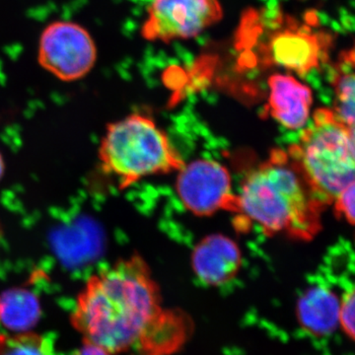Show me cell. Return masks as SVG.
<instances>
[{
	"mask_svg": "<svg viewBox=\"0 0 355 355\" xmlns=\"http://www.w3.org/2000/svg\"><path fill=\"white\" fill-rule=\"evenodd\" d=\"M41 308L31 292L15 289L0 295V322L14 333L30 331L38 322Z\"/></svg>",
	"mask_w": 355,
	"mask_h": 355,
	"instance_id": "12",
	"label": "cell"
},
{
	"mask_svg": "<svg viewBox=\"0 0 355 355\" xmlns=\"http://www.w3.org/2000/svg\"><path fill=\"white\" fill-rule=\"evenodd\" d=\"M0 355H51L46 338L30 331L0 335Z\"/></svg>",
	"mask_w": 355,
	"mask_h": 355,
	"instance_id": "13",
	"label": "cell"
},
{
	"mask_svg": "<svg viewBox=\"0 0 355 355\" xmlns=\"http://www.w3.org/2000/svg\"><path fill=\"white\" fill-rule=\"evenodd\" d=\"M241 263L237 244L222 235L202 239L191 256V266L198 279L211 286H222L234 279Z\"/></svg>",
	"mask_w": 355,
	"mask_h": 355,
	"instance_id": "9",
	"label": "cell"
},
{
	"mask_svg": "<svg viewBox=\"0 0 355 355\" xmlns=\"http://www.w3.org/2000/svg\"><path fill=\"white\" fill-rule=\"evenodd\" d=\"M3 172H4L3 159H2L1 155H0V179H1L2 175H3Z\"/></svg>",
	"mask_w": 355,
	"mask_h": 355,
	"instance_id": "18",
	"label": "cell"
},
{
	"mask_svg": "<svg viewBox=\"0 0 355 355\" xmlns=\"http://www.w3.org/2000/svg\"><path fill=\"white\" fill-rule=\"evenodd\" d=\"M0 233H1V228H0Z\"/></svg>",
	"mask_w": 355,
	"mask_h": 355,
	"instance_id": "19",
	"label": "cell"
},
{
	"mask_svg": "<svg viewBox=\"0 0 355 355\" xmlns=\"http://www.w3.org/2000/svg\"><path fill=\"white\" fill-rule=\"evenodd\" d=\"M176 189L184 207L196 216H210L220 210L241 214L230 174L216 161L198 159L190 164L184 163L177 178Z\"/></svg>",
	"mask_w": 355,
	"mask_h": 355,
	"instance_id": "6",
	"label": "cell"
},
{
	"mask_svg": "<svg viewBox=\"0 0 355 355\" xmlns=\"http://www.w3.org/2000/svg\"><path fill=\"white\" fill-rule=\"evenodd\" d=\"M326 39L321 34L305 30L286 29L275 33L266 49V58L298 74H305L319 67L326 51Z\"/></svg>",
	"mask_w": 355,
	"mask_h": 355,
	"instance_id": "8",
	"label": "cell"
},
{
	"mask_svg": "<svg viewBox=\"0 0 355 355\" xmlns=\"http://www.w3.org/2000/svg\"><path fill=\"white\" fill-rule=\"evenodd\" d=\"M268 110L275 121L288 130H300L309 120L312 92L294 77L273 74L268 79Z\"/></svg>",
	"mask_w": 355,
	"mask_h": 355,
	"instance_id": "10",
	"label": "cell"
},
{
	"mask_svg": "<svg viewBox=\"0 0 355 355\" xmlns=\"http://www.w3.org/2000/svg\"><path fill=\"white\" fill-rule=\"evenodd\" d=\"M98 159L102 171L114 178L121 190L144 178L179 172L184 165L153 119L137 113L110 123Z\"/></svg>",
	"mask_w": 355,
	"mask_h": 355,
	"instance_id": "3",
	"label": "cell"
},
{
	"mask_svg": "<svg viewBox=\"0 0 355 355\" xmlns=\"http://www.w3.org/2000/svg\"><path fill=\"white\" fill-rule=\"evenodd\" d=\"M336 214L350 224L354 222V183L349 184L334 200Z\"/></svg>",
	"mask_w": 355,
	"mask_h": 355,
	"instance_id": "16",
	"label": "cell"
},
{
	"mask_svg": "<svg viewBox=\"0 0 355 355\" xmlns=\"http://www.w3.org/2000/svg\"><path fill=\"white\" fill-rule=\"evenodd\" d=\"M71 324L84 343L109 354L137 349L156 355L182 335L184 317L163 308L150 268L139 254H132L89 277Z\"/></svg>",
	"mask_w": 355,
	"mask_h": 355,
	"instance_id": "1",
	"label": "cell"
},
{
	"mask_svg": "<svg viewBox=\"0 0 355 355\" xmlns=\"http://www.w3.org/2000/svg\"><path fill=\"white\" fill-rule=\"evenodd\" d=\"M72 355H113L109 354L106 350L100 349L91 343H84V345L80 349L76 350Z\"/></svg>",
	"mask_w": 355,
	"mask_h": 355,
	"instance_id": "17",
	"label": "cell"
},
{
	"mask_svg": "<svg viewBox=\"0 0 355 355\" xmlns=\"http://www.w3.org/2000/svg\"><path fill=\"white\" fill-rule=\"evenodd\" d=\"M38 58L46 71L64 83H73L93 69L97 49L83 26L71 21H55L42 33Z\"/></svg>",
	"mask_w": 355,
	"mask_h": 355,
	"instance_id": "5",
	"label": "cell"
},
{
	"mask_svg": "<svg viewBox=\"0 0 355 355\" xmlns=\"http://www.w3.org/2000/svg\"><path fill=\"white\" fill-rule=\"evenodd\" d=\"M287 153L324 205L354 183V127L340 121L333 110L315 112L312 123Z\"/></svg>",
	"mask_w": 355,
	"mask_h": 355,
	"instance_id": "4",
	"label": "cell"
},
{
	"mask_svg": "<svg viewBox=\"0 0 355 355\" xmlns=\"http://www.w3.org/2000/svg\"><path fill=\"white\" fill-rule=\"evenodd\" d=\"M354 71H342L336 77V105L334 113L343 123L354 127Z\"/></svg>",
	"mask_w": 355,
	"mask_h": 355,
	"instance_id": "14",
	"label": "cell"
},
{
	"mask_svg": "<svg viewBox=\"0 0 355 355\" xmlns=\"http://www.w3.org/2000/svg\"><path fill=\"white\" fill-rule=\"evenodd\" d=\"M354 289L345 291L340 301L338 324L350 340H354Z\"/></svg>",
	"mask_w": 355,
	"mask_h": 355,
	"instance_id": "15",
	"label": "cell"
},
{
	"mask_svg": "<svg viewBox=\"0 0 355 355\" xmlns=\"http://www.w3.org/2000/svg\"><path fill=\"white\" fill-rule=\"evenodd\" d=\"M238 197L240 216L260 226L266 234L286 233L310 240L321 229L326 205L311 190L287 151H272L268 160L245 178Z\"/></svg>",
	"mask_w": 355,
	"mask_h": 355,
	"instance_id": "2",
	"label": "cell"
},
{
	"mask_svg": "<svg viewBox=\"0 0 355 355\" xmlns=\"http://www.w3.org/2000/svg\"><path fill=\"white\" fill-rule=\"evenodd\" d=\"M340 299L328 287H311L299 299L297 318L303 330L316 336L335 331L338 324Z\"/></svg>",
	"mask_w": 355,
	"mask_h": 355,
	"instance_id": "11",
	"label": "cell"
},
{
	"mask_svg": "<svg viewBox=\"0 0 355 355\" xmlns=\"http://www.w3.org/2000/svg\"><path fill=\"white\" fill-rule=\"evenodd\" d=\"M221 17L218 0H153L142 26V36L165 43L195 38Z\"/></svg>",
	"mask_w": 355,
	"mask_h": 355,
	"instance_id": "7",
	"label": "cell"
}]
</instances>
